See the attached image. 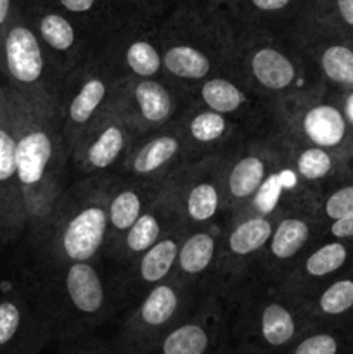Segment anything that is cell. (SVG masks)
I'll list each match as a JSON object with an SVG mask.
<instances>
[{
	"mask_svg": "<svg viewBox=\"0 0 353 354\" xmlns=\"http://www.w3.org/2000/svg\"><path fill=\"white\" fill-rule=\"evenodd\" d=\"M173 2H183L189 6L196 7V9L206 10V12L217 14V16H224L234 24L235 12H237L239 0H173Z\"/></svg>",
	"mask_w": 353,
	"mask_h": 354,
	"instance_id": "f35d334b",
	"label": "cell"
},
{
	"mask_svg": "<svg viewBox=\"0 0 353 354\" xmlns=\"http://www.w3.org/2000/svg\"><path fill=\"white\" fill-rule=\"evenodd\" d=\"M10 244H12V241H10L9 232H7L6 223H3V218H2V214H0V258H2V252L6 251L7 245H10Z\"/></svg>",
	"mask_w": 353,
	"mask_h": 354,
	"instance_id": "ee69618b",
	"label": "cell"
},
{
	"mask_svg": "<svg viewBox=\"0 0 353 354\" xmlns=\"http://www.w3.org/2000/svg\"><path fill=\"white\" fill-rule=\"evenodd\" d=\"M280 159L272 131L246 137L227 154L224 175V218L246 209Z\"/></svg>",
	"mask_w": 353,
	"mask_h": 354,
	"instance_id": "9a60e30c",
	"label": "cell"
},
{
	"mask_svg": "<svg viewBox=\"0 0 353 354\" xmlns=\"http://www.w3.org/2000/svg\"><path fill=\"white\" fill-rule=\"evenodd\" d=\"M314 0H239L234 28H258L289 37Z\"/></svg>",
	"mask_w": 353,
	"mask_h": 354,
	"instance_id": "836d02e7",
	"label": "cell"
},
{
	"mask_svg": "<svg viewBox=\"0 0 353 354\" xmlns=\"http://www.w3.org/2000/svg\"><path fill=\"white\" fill-rule=\"evenodd\" d=\"M227 154L189 159L165 180L175 201L180 221L189 230L224 220Z\"/></svg>",
	"mask_w": 353,
	"mask_h": 354,
	"instance_id": "4fadbf2b",
	"label": "cell"
},
{
	"mask_svg": "<svg viewBox=\"0 0 353 354\" xmlns=\"http://www.w3.org/2000/svg\"><path fill=\"white\" fill-rule=\"evenodd\" d=\"M0 214L10 241L23 239L26 234V218L17 182L16 118L7 86L0 102Z\"/></svg>",
	"mask_w": 353,
	"mask_h": 354,
	"instance_id": "484cf974",
	"label": "cell"
},
{
	"mask_svg": "<svg viewBox=\"0 0 353 354\" xmlns=\"http://www.w3.org/2000/svg\"><path fill=\"white\" fill-rule=\"evenodd\" d=\"M24 14L62 75L89 57L96 35L47 0H21Z\"/></svg>",
	"mask_w": 353,
	"mask_h": 354,
	"instance_id": "ffe728a7",
	"label": "cell"
},
{
	"mask_svg": "<svg viewBox=\"0 0 353 354\" xmlns=\"http://www.w3.org/2000/svg\"><path fill=\"white\" fill-rule=\"evenodd\" d=\"M221 234L224 220L187 230L179 248L173 275L211 290L220 259Z\"/></svg>",
	"mask_w": 353,
	"mask_h": 354,
	"instance_id": "f546056e",
	"label": "cell"
},
{
	"mask_svg": "<svg viewBox=\"0 0 353 354\" xmlns=\"http://www.w3.org/2000/svg\"><path fill=\"white\" fill-rule=\"evenodd\" d=\"M272 130L353 158V128L327 88L275 102Z\"/></svg>",
	"mask_w": 353,
	"mask_h": 354,
	"instance_id": "9c48e42d",
	"label": "cell"
},
{
	"mask_svg": "<svg viewBox=\"0 0 353 354\" xmlns=\"http://www.w3.org/2000/svg\"><path fill=\"white\" fill-rule=\"evenodd\" d=\"M21 6V0H0V35L14 17Z\"/></svg>",
	"mask_w": 353,
	"mask_h": 354,
	"instance_id": "7bdbcfd3",
	"label": "cell"
},
{
	"mask_svg": "<svg viewBox=\"0 0 353 354\" xmlns=\"http://www.w3.org/2000/svg\"><path fill=\"white\" fill-rule=\"evenodd\" d=\"M92 31L96 38L111 30L128 14H137L121 6L118 0H47Z\"/></svg>",
	"mask_w": 353,
	"mask_h": 354,
	"instance_id": "e575fe53",
	"label": "cell"
},
{
	"mask_svg": "<svg viewBox=\"0 0 353 354\" xmlns=\"http://www.w3.org/2000/svg\"><path fill=\"white\" fill-rule=\"evenodd\" d=\"M310 325L353 328V268L301 296Z\"/></svg>",
	"mask_w": 353,
	"mask_h": 354,
	"instance_id": "d6a6232c",
	"label": "cell"
},
{
	"mask_svg": "<svg viewBox=\"0 0 353 354\" xmlns=\"http://www.w3.org/2000/svg\"><path fill=\"white\" fill-rule=\"evenodd\" d=\"M217 294L228 346L242 354H280L310 327L301 297L258 266Z\"/></svg>",
	"mask_w": 353,
	"mask_h": 354,
	"instance_id": "3957f363",
	"label": "cell"
},
{
	"mask_svg": "<svg viewBox=\"0 0 353 354\" xmlns=\"http://www.w3.org/2000/svg\"><path fill=\"white\" fill-rule=\"evenodd\" d=\"M315 216L324 225L353 213V175L322 190L314 209Z\"/></svg>",
	"mask_w": 353,
	"mask_h": 354,
	"instance_id": "d590c367",
	"label": "cell"
},
{
	"mask_svg": "<svg viewBox=\"0 0 353 354\" xmlns=\"http://www.w3.org/2000/svg\"><path fill=\"white\" fill-rule=\"evenodd\" d=\"M225 354H242V353L235 351V349H232V348H230V346H228V348H227V351H225Z\"/></svg>",
	"mask_w": 353,
	"mask_h": 354,
	"instance_id": "bcb514c9",
	"label": "cell"
},
{
	"mask_svg": "<svg viewBox=\"0 0 353 354\" xmlns=\"http://www.w3.org/2000/svg\"><path fill=\"white\" fill-rule=\"evenodd\" d=\"M289 38L325 88L353 90V38L332 21L322 0H314Z\"/></svg>",
	"mask_w": 353,
	"mask_h": 354,
	"instance_id": "7c38bea8",
	"label": "cell"
},
{
	"mask_svg": "<svg viewBox=\"0 0 353 354\" xmlns=\"http://www.w3.org/2000/svg\"><path fill=\"white\" fill-rule=\"evenodd\" d=\"M189 99L190 92L185 86L161 75L127 80L114 106L141 138L172 124Z\"/></svg>",
	"mask_w": 353,
	"mask_h": 354,
	"instance_id": "2e32d148",
	"label": "cell"
},
{
	"mask_svg": "<svg viewBox=\"0 0 353 354\" xmlns=\"http://www.w3.org/2000/svg\"><path fill=\"white\" fill-rule=\"evenodd\" d=\"M322 239H339V241L353 242V213L325 225Z\"/></svg>",
	"mask_w": 353,
	"mask_h": 354,
	"instance_id": "60d3db41",
	"label": "cell"
},
{
	"mask_svg": "<svg viewBox=\"0 0 353 354\" xmlns=\"http://www.w3.org/2000/svg\"><path fill=\"white\" fill-rule=\"evenodd\" d=\"M227 348L228 328L224 303L217 292L208 290L147 354H225Z\"/></svg>",
	"mask_w": 353,
	"mask_h": 354,
	"instance_id": "d6986e66",
	"label": "cell"
},
{
	"mask_svg": "<svg viewBox=\"0 0 353 354\" xmlns=\"http://www.w3.org/2000/svg\"><path fill=\"white\" fill-rule=\"evenodd\" d=\"M322 3L332 21L353 38V0H322Z\"/></svg>",
	"mask_w": 353,
	"mask_h": 354,
	"instance_id": "74e56055",
	"label": "cell"
},
{
	"mask_svg": "<svg viewBox=\"0 0 353 354\" xmlns=\"http://www.w3.org/2000/svg\"><path fill=\"white\" fill-rule=\"evenodd\" d=\"M17 279L47 318L54 344L92 335L120 317L113 266L107 259L48 265L24 258Z\"/></svg>",
	"mask_w": 353,
	"mask_h": 354,
	"instance_id": "6da1fadb",
	"label": "cell"
},
{
	"mask_svg": "<svg viewBox=\"0 0 353 354\" xmlns=\"http://www.w3.org/2000/svg\"><path fill=\"white\" fill-rule=\"evenodd\" d=\"M125 80L118 78L92 50L64 76L59 113L68 154L87 128L116 104Z\"/></svg>",
	"mask_w": 353,
	"mask_h": 354,
	"instance_id": "30bf717a",
	"label": "cell"
},
{
	"mask_svg": "<svg viewBox=\"0 0 353 354\" xmlns=\"http://www.w3.org/2000/svg\"><path fill=\"white\" fill-rule=\"evenodd\" d=\"M235 28L227 17L173 2L161 17L163 73L192 90L218 73H234Z\"/></svg>",
	"mask_w": 353,
	"mask_h": 354,
	"instance_id": "5b68a950",
	"label": "cell"
},
{
	"mask_svg": "<svg viewBox=\"0 0 353 354\" xmlns=\"http://www.w3.org/2000/svg\"><path fill=\"white\" fill-rule=\"evenodd\" d=\"M189 159L182 133L173 121L168 127L138 138L116 175L149 182H165Z\"/></svg>",
	"mask_w": 353,
	"mask_h": 354,
	"instance_id": "d4e9b609",
	"label": "cell"
},
{
	"mask_svg": "<svg viewBox=\"0 0 353 354\" xmlns=\"http://www.w3.org/2000/svg\"><path fill=\"white\" fill-rule=\"evenodd\" d=\"M0 78L26 99L59 102L64 75L47 54L21 6L0 35Z\"/></svg>",
	"mask_w": 353,
	"mask_h": 354,
	"instance_id": "ba28073f",
	"label": "cell"
},
{
	"mask_svg": "<svg viewBox=\"0 0 353 354\" xmlns=\"http://www.w3.org/2000/svg\"><path fill=\"white\" fill-rule=\"evenodd\" d=\"M232 69L273 102L325 88L296 44L275 31L235 28Z\"/></svg>",
	"mask_w": 353,
	"mask_h": 354,
	"instance_id": "8992f818",
	"label": "cell"
},
{
	"mask_svg": "<svg viewBox=\"0 0 353 354\" xmlns=\"http://www.w3.org/2000/svg\"><path fill=\"white\" fill-rule=\"evenodd\" d=\"M275 137V135H273ZM277 140V138H275ZM280 149V147H279ZM317 194L305 185L289 162L284 159L280 151V159L269 178L262 185L249 206L242 211H253L262 214H282L286 211H314L317 203Z\"/></svg>",
	"mask_w": 353,
	"mask_h": 354,
	"instance_id": "4dcf8cb0",
	"label": "cell"
},
{
	"mask_svg": "<svg viewBox=\"0 0 353 354\" xmlns=\"http://www.w3.org/2000/svg\"><path fill=\"white\" fill-rule=\"evenodd\" d=\"M57 354H116L111 341H104L100 337L87 335V337L76 339V341L59 344Z\"/></svg>",
	"mask_w": 353,
	"mask_h": 354,
	"instance_id": "8d00e7d4",
	"label": "cell"
},
{
	"mask_svg": "<svg viewBox=\"0 0 353 354\" xmlns=\"http://www.w3.org/2000/svg\"><path fill=\"white\" fill-rule=\"evenodd\" d=\"M190 99L234 120L249 135L265 133L273 127L275 102L235 73H218L203 80L190 90Z\"/></svg>",
	"mask_w": 353,
	"mask_h": 354,
	"instance_id": "ac0fdd59",
	"label": "cell"
},
{
	"mask_svg": "<svg viewBox=\"0 0 353 354\" xmlns=\"http://www.w3.org/2000/svg\"><path fill=\"white\" fill-rule=\"evenodd\" d=\"M3 90H6V86H3V82H2V78H0V102H2V97H3Z\"/></svg>",
	"mask_w": 353,
	"mask_h": 354,
	"instance_id": "f6af8a7d",
	"label": "cell"
},
{
	"mask_svg": "<svg viewBox=\"0 0 353 354\" xmlns=\"http://www.w3.org/2000/svg\"><path fill=\"white\" fill-rule=\"evenodd\" d=\"M9 90L16 118V165L23 199L24 241L42 230L71 183L59 102L26 99Z\"/></svg>",
	"mask_w": 353,
	"mask_h": 354,
	"instance_id": "7a4b0ae2",
	"label": "cell"
},
{
	"mask_svg": "<svg viewBox=\"0 0 353 354\" xmlns=\"http://www.w3.org/2000/svg\"><path fill=\"white\" fill-rule=\"evenodd\" d=\"M350 268H353V242L320 239L280 282L301 297Z\"/></svg>",
	"mask_w": 353,
	"mask_h": 354,
	"instance_id": "f1b7e54d",
	"label": "cell"
},
{
	"mask_svg": "<svg viewBox=\"0 0 353 354\" xmlns=\"http://www.w3.org/2000/svg\"><path fill=\"white\" fill-rule=\"evenodd\" d=\"M277 138L284 159L289 162L298 178L310 187L317 196L322 190L353 175V158L329 149L305 144L270 130Z\"/></svg>",
	"mask_w": 353,
	"mask_h": 354,
	"instance_id": "4316f807",
	"label": "cell"
},
{
	"mask_svg": "<svg viewBox=\"0 0 353 354\" xmlns=\"http://www.w3.org/2000/svg\"><path fill=\"white\" fill-rule=\"evenodd\" d=\"M138 135L116 106L93 121L69 154L71 180L116 175Z\"/></svg>",
	"mask_w": 353,
	"mask_h": 354,
	"instance_id": "5bb4252c",
	"label": "cell"
},
{
	"mask_svg": "<svg viewBox=\"0 0 353 354\" xmlns=\"http://www.w3.org/2000/svg\"><path fill=\"white\" fill-rule=\"evenodd\" d=\"M109 178L111 175L71 180L47 223L37 235L24 241L26 259L48 265L106 259Z\"/></svg>",
	"mask_w": 353,
	"mask_h": 354,
	"instance_id": "277c9868",
	"label": "cell"
},
{
	"mask_svg": "<svg viewBox=\"0 0 353 354\" xmlns=\"http://www.w3.org/2000/svg\"><path fill=\"white\" fill-rule=\"evenodd\" d=\"M175 225L183 223L176 213L172 192L166 187V183H163V189L158 194V197L138 216V220L114 242L113 248L107 252L106 259L113 266L128 265L135 258H138L142 252L147 251L151 245H154Z\"/></svg>",
	"mask_w": 353,
	"mask_h": 354,
	"instance_id": "83f0119b",
	"label": "cell"
},
{
	"mask_svg": "<svg viewBox=\"0 0 353 354\" xmlns=\"http://www.w3.org/2000/svg\"><path fill=\"white\" fill-rule=\"evenodd\" d=\"M54 344L47 318L19 279L0 294V354H42Z\"/></svg>",
	"mask_w": 353,
	"mask_h": 354,
	"instance_id": "44dd1931",
	"label": "cell"
},
{
	"mask_svg": "<svg viewBox=\"0 0 353 354\" xmlns=\"http://www.w3.org/2000/svg\"><path fill=\"white\" fill-rule=\"evenodd\" d=\"M279 216L280 214L239 211L232 216L224 218L220 259L211 287L213 292H220L246 275L249 270L258 266L260 256Z\"/></svg>",
	"mask_w": 353,
	"mask_h": 354,
	"instance_id": "e0dca14e",
	"label": "cell"
},
{
	"mask_svg": "<svg viewBox=\"0 0 353 354\" xmlns=\"http://www.w3.org/2000/svg\"><path fill=\"white\" fill-rule=\"evenodd\" d=\"M325 225L315 216L314 211H286L275 221L272 235L260 256L258 268L266 275L282 280L317 244L324 234Z\"/></svg>",
	"mask_w": 353,
	"mask_h": 354,
	"instance_id": "603a6c76",
	"label": "cell"
},
{
	"mask_svg": "<svg viewBox=\"0 0 353 354\" xmlns=\"http://www.w3.org/2000/svg\"><path fill=\"white\" fill-rule=\"evenodd\" d=\"M165 182L128 178L111 175L107 187V216H109V248L138 220L161 192ZM107 256V254H106Z\"/></svg>",
	"mask_w": 353,
	"mask_h": 354,
	"instance_id": "1f68e13d",
	"label": "cell"
},
{
	"mask_svg": "<svg viewBox=\"0 0 353 354\" xmlns=\"http://www.w3.org/2000/svg\"><path fill=\"white\" fill-rule=\"evenodd\" d=\"M329 92L334 95V99L338 100V104L341 106L343 113H345L346 120L352 124L353 128V90H339V92H334V90H329Z\"/></svg>",
	"mask_w": 353,
	"mask_h": 354,
	"instance_id": "b9f144b4",
	"label": "cell"
},
{
	"mask_svg": "<svg viewBox=\"0 0 353 354\" xmlns=\"http://www.w3.org/2000/svg\"><path fill=\"white\" fill-rule=\"evenodd\" d=\"M208 290L172 275L120 315L111 339L116 354H147L156 342L182 320Z\"/></svg>",
	"mask_w": 353,
	"mask_h": 354,
	"instance_id": "52a82bcc",
	"label": "cell"
},
{
	"mask_svg": "<svg viewBox=\"0 0 353 354\" xmlns=\"http://www.w3.org/2000/svg\"><path fill=\"white\" fill-rule=\"evenodd\" d=\"M189 228L175 225L154 245L125 266H113L114 294L120 315L137 303L152 287L159 286L175 272L176 254Z\"/></svg>",
	"mask_w": 353,
	"mask_h": 354,
	"instance_id": "7402d4cb",
	"label": "cell"
},
{
	"mask_svg": "<svg viewBox=\"0 0 353 354\" xmlns=\"http://www.w3.org/2000/svg\"><path fill=\"white\" fill-rule=\"evenodd\" d=\"M92 52L125 82L165 75L161 17L128 14L111 30L96 38Z\"/></svg>",
	"mask_w": 353,
	"mask_h": 354,
	"instance_id": "8fae6325",
	"label": "cell"
},
{
	"mask_svg": "<svg viewBox=\"0 0 353 354\" xmlns=\"http://www.w3.org/2000/svg\"><path fill=\"white\" fill-rule=\"evenodd\" d=\"M128 10L149 17H163L173 6V0H118Z\"/></svg>",
	"mask_w": 353,
	"mask_h": 354,
	"instance_id": "ab89813d",
	"label": "cell"
},
{
	"mask_svg": "<svg viewBox=\"0 0 353 354\" xmlns=\"http://www.w3.org/2000/svg\"><path fill=\"white\" fill-rule=\"evenodd\" d=\"M175 123L182 133L190 159L227 154L249 137L248 131L234 120L192 99H189L182 113L176 116Z\"/></svg>",
	"mask_w": 353,
	"mask_h": 354,
	"instance_id": "cb8c5ba5",
	"label": "cell"
}]
</instances>
